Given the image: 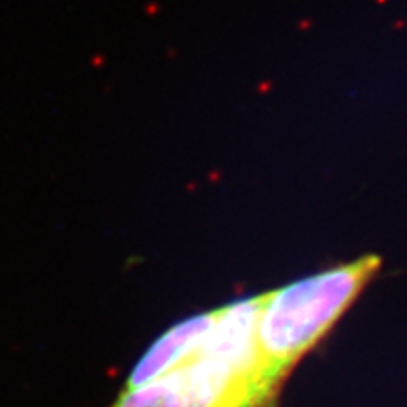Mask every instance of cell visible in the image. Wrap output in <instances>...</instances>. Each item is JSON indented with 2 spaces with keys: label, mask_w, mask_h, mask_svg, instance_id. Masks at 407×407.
Instances as JSON below:
<instances>
[{
  "label": "cell",
  "mask_w": 407,
  "mask_h": 407,
  "mask_svg": "<svg viewBox=\"0 0 407 407\" xmlns=\"http://www.w3.org/2000/svg\"><path fill=\"white\" fill-rule=\"evenodd\" d=\"M381 266L377 255L264 292L257 320L262 383L277 394L285 377L351 307Z\"/></svg>",
  "instance_id": "7a4b0ae2"
},
{
  "label": "cell",
  "mask_w": 407,
  "mask_h": 407,
  "mask_svg": "<svg viewBox=\"0 0 407 407\" xmlns=\"http://www.w3.org/2000/svg\"><path fill=\"white\" fill-rule=\"evenodd\" d=\"M264 294L217 309V320L185 362L134 390L110 407H275L262 383L257 320Z\"/></svg>",
  "instance_id": "6da1fadb"
},
{
  "label": "cell",
  "mask_w": 407,
  "mask_h": 407,
  "mask_svg": "<svg viewBox=\"0 0 407 407\" xmlns=\"http://www.w3.org/2000/svg\"><path fill=\"white\" fill-rule=\"evenodd\" d=\"M217 320V309L183 318L168 328L132 368L121 392L134 390L160 377L193 355Z\"/></svg>",
  "instance_id": "3957f363"
}]
</instances>
